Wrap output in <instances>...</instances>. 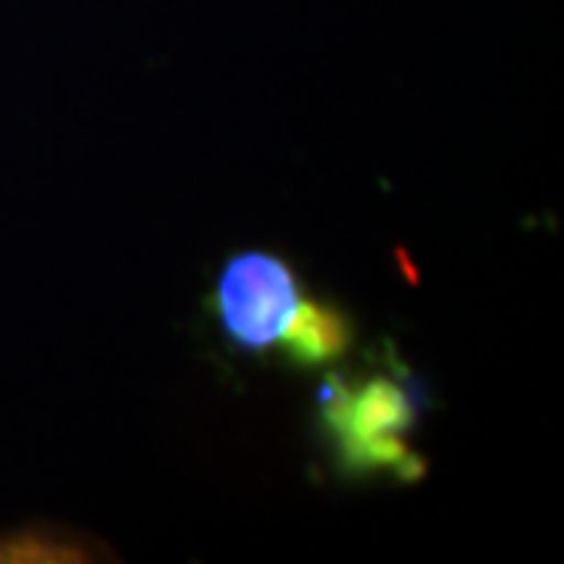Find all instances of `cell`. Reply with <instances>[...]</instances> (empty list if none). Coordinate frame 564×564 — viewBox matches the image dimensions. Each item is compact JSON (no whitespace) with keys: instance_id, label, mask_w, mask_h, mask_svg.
I'll list each match as a JSON object with an SVG mask.
<instances>
[{"instance_id":"obj_3","label":"cell","mask_w":564,"mask_h":564,"mask_svg":"<svg viewBox=\"0 0 564 564\" xmlns=\"http://www.w3.org/2000/svg\"><path fill=\"white\" fill-rule=\"evenodd\" d=\"M282 351L299 367H323L343 358L351 345V321L326 302H302V311L280 339Z\"/></svg>"},{"instance_id":"obj_2","label":"cell","mask_w":564,"mask_h":564,"mask_svg":"<svg viewBox=\"0 0 564 564\" xmlns=\"http://www.w3.org/2000/svg\"><path fill=\"white\" fill-rule=\"evenodd\" d=\"M302 302L292 267L267 251L236 254L223 267L214 292L223 333L242 351H267L280 345Z\"/></svg>"},{"instance_id":"obj_1","label":"cell","mask_w":564,"mask_h":564,"mask_svg":"<svg viewBox=\"0 0 564 564\" xmlns=\"http://www.w3.org/2000/svg\"><path fill=\"white\" fill-rule=\"evenodd\" d=\"M414 402L399 380L373 377L361 386L329 380L323 389V421L336 436L351 470H395L402 477L421 474L402 433L411 426Z\"/></svg>"}]
</instances>
